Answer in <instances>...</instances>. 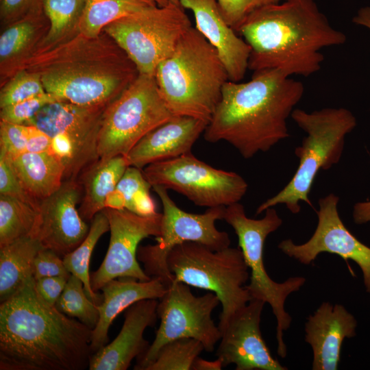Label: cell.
Returning a JSON list of instances; mask_svg holds the SVG:
<instances>
[{
    "instance_id": "30",
    "label": "cell",
    "mask_w": 370,
    "mask_h": 370,
    "mask_svg": "<svg viewBox=\"0 0 370 370\" xmlns=\"http://www.w3.org/2000/svg\"><path fill=\"white\" fill-rule=\"evenodd\" d=\"M152 0H86L80 34L95 37L112 22L157 6Z\"/></svg>"
},
{
    "instance_id": "47",
    "label": "cell",
    "mask_w": 370,
    "mask_h": 370,
    "mask_svg": "<svg viewBox=\"0 0 370 370\" xmlns=\"http://www.w3.org/2000/svg\"><path fill=\"white\" fill-rule=\"evenodd\" d=\"M152 1L156 2L158 6H165L168 5L169 3H169L167 0H152Z\"/></svg>"
},
{
    "instance_id": "31",
    "label": "cell",
    "mask_w": 370,
    "mask_h": 370,
    "mask_svg": "<svg viewBox=\"0 0 370 370\" xmlns=\"http://www.w3.org/2000/svg\"><path fill=\"white\" fill-rule=\"evenodd\" d=\"M110 230L108 219L103 210L98 212L91 221L88 233L84 240L73 251L63 257L68 271L84 283L86 293L97 306L103 300V295L92 291L90 285L89 265L93 249L99 239Z\"/></svg>"
},
{
    "instance_id": "37",
    "label": "cell",
    "mask_w": 370,
    "mask_h": 370,
    "mask_svg": "<svg viewBox=\"0 0 370 370\" xmlns=\"http://www.w3.org/2000/svg\"><path fill=\"white\" fill-rule=\"evenodd\" d=\"M0 195L18 199L38 209L40 201L25 190L10 159L1 154Z\"/></svg>"
},
{
    "instance_id": "23",
    "label": "cell",
    "mask_w": 370,
    "mask_h": 370,
    "mask_svg": "<svg viewBox=\"0 0 370 370\" xmlns=\"http://www.w3.org/2000/svg\"><path fill=\"white\" fill-rule=\"evenodd\" d=\"M168 286L159 278L140 281L132 278H118L106 283L101 290L103 300L97 306L99 317L92 330L90 348L94 354L108 341V330L114 319L134 303L147 299H160Z\"/></svg>"
},
{
    "instance_id": "48",
    "label": "cell",
    "mask_w": 370,
    "mask_h": 370,
    "mask_svg": "<svg viewBox=\"0 0 370 370\" xmlns=\"http://www.w3.org/2000/svg\"><path fill=\"white\" fill-rule=\"evenodd\" d=\"M169 3H172L173 5L181 6L180 4V0H167Z\"/></svg>"
},
{
    "instance_id": "32",
    "label": "cell",
    "mask_w": 370,
    "mask_h": 370,
    "mask_svg": "<svg viewBox=\"0 0 370 370\" xmlns=\"http://www.w3.org/2000/svg\"><path fill=\"white\" fill-rule=\"evenodd\" d=\"M37 210L18 199L0 195V247L32 235Z\"/></svg>"
},
{
    "instance_id": "40",
    "label": "cell",
    "mask_w": 370,
    "mask_h": 370,
    "mask_svg": "<svg viewBox=\"0 0 370 370\" xmlns=\"http://www.w3.org/2000/svg\"><path fill=\"white\" fill-rule=\"evenodd\" d=\"M1 31L26 16L43 10V0H0Z\"/></svg>"
},
{
    "instance_id": "35",
    "label": "cell",
    "mask_w": 370,
    "mask_h": 370,
    "mask_svg": "<svg viewBox=\"0 0 370 370\" xmlns=\"http://www.w3.org/2000/svg\"><path fill=\"white\" fill-rule=\"evenodd\" d=\"M45 92L39 75L24 69L1 86L0 108Z\"/></svg>"
},
{
    "instance_id": "43",
    "label": "cell",
    "mask_w": 370,
    "mask_h": 370,
    "mask_svg": "<svg viewBox=\"0 0 370 370\" xmlns=\"http://www.w3.org/2000/svg\"><path fill=\"white\" fill-rule=\"evenodd\" d=\"M27 125V152L50 151L51 137L35 125Z\"/></svg>"
},
{
    "instance_id": "39",
    "label": "cell",
    "mask_w": 370,
    "mask_h": 370,
    "mask_svg": "<svg viewBox=\"0 0 370 370\" xmlns=\"http://www.w3.org/2000/svg\"><path fill=\"white\" fill-rule=\"evenodd\" d=\"M285 0H217L227 23L236 31L242 21L252 12L263 6Z\"/></svg>"
},
{
    "instance_id": "26",
    "label": "cell",
    "mask_w": 370,
    "mask_h": 370,
    "mask_svg": "<svg viewBox=\"0 0 370 370\" xmlns=\"http://www.w3.org/2000/svg\"><path fill=\"white\" fill-rule=\"evenodd\" d=\"M8 159L25 190L38 201L56 192L64 182V166L51 151L25 152Z\"/></svg>"
},
{
    "instance_id": "36",
    "label": "cell",
    "mask_w": 370,
    "mask_h": 370,
    "mask_svg": "<svg viewBox=\"0 0 370 370\" xmlns=\"http://www.w3.org/2000/svg\"><path fill=\"white\" fill-rule=\"evenodd\" d=\"M58 101L47 92L0 108V121L27 125L46 106Z\"/></svg>"
},
{
    "instance_id": "38",
    "label": "cell",
    "mask_w": 370,
    "mask_h": 370,
    "mask_svg": "<svg viewBox=\"0 0 370 370\" xmlns=\"http://www.w3.org/2000/svg\"><path fill=\"white\" fill-rule=\"evenodd\" d=\"M27 125L0 121V154L8 158L27 152Z\"/></svg>"
},
{
    "instance_id": "27",
    "label": "cell",
    "mask_w": 370,
    "mask_h": 370,
    "mask_svg": "<svg viewBox=\"0 0 370 370\" xmlns=\"http://www.w3.org/2000/svg\"><path fill=\"white\" fill-rule=\"evenodd\" d=\"M42 247L31 236L0 247V301L17 293L33 276L34 262Z\"/></svg>"
},
{
    "instance_id": "46",
    "label": "cell",
    "mask_w": 370,
    "mask_h": 370,
    "mask_svg": "<svg viewBox=\"0 0 370 370\" xmlns=\"http://www.w3.org/2000/svg\"><path fill=\"white\" fill-rule=\"evenodd\" d=\"M352 21L354 23L365 26L370 29V6L360 8Z\"/></svg>"
},
{
    "instance_id": "28",
    "label": "cell",
    "mask_w": 370,
    "mask_h": 370,
    "mask_svg": "<svg viewBox=\"0 0 370 370\" xmlns=\"http://www.w3.org/2000/svg\"><path fill=\"white\" fill-rule=\"evenodd\" d=\"M85 3L86 0H43L49 29L34 55L47 51L80 34Z\"/></svg>"
},
{
    "instance_id": "33",
    "label": "cell",
    "mask_w": 370,
    "mask_h": 370,
    "mask_svg": "<svg viewBox=\"0 0 370 370\" xmlns=\"http://www.w3.org/2000/svg\"><path fill=\"white\" fill-rule=\"evenodd\" d=\"M55 306L67 316L76 318L93 330L99 320L97 305L86 293L83 282L71 274Z\"/></svg>"
},
{
    "instance_id": "11",
    "label": "cell",
    "mask_w": 370,
    "mask_h": 370,
    "mask_svg": "<svg viewBox=\"0 0 370 370\" xmlns=\"http://www.w3.org/2000/svg\"><path fill=\"white\" fill-rule=\"evenodd\" d=\"M162 204L160 234L156 244L140 246L137 251L138 260L150 278H159L169 286L173 278L166 264L171 250L185 242L202 244L213 250L230 245L229 235L219 231L215 222L223 220L224 206L208 208L201 214L187 212L180 209L162 186H152Z\"/></svg>"
},
{
    "instance_id": "21",
    "label": "cell",
    "mask_w": 370,
    "mask_h": 370,
    "mask_svg": "<svg viewBox=\"0 0 370 370\" xmlns=\"http://www.w3.org/2000/svg\"><path fill=\"white\" fill-rule=\"evenodd\" d=\"M355 317L341 304L323 302L305 323V341L312 351V370H336L343 341L356 335Z\"/></svg>"
},
{
    "instance_id": "10",
    "label": "cell",
    "mask_w": 370,
    "mask_h": 370,
    "mask_svg": "<svg viewBox=\"0 0 370 370\" xmlns=\"http://www.w3.org/2000/svg\"><path fill=\"white\" fill-rule=\"evenodd\" d=\"M191 27L184 9L169 3L119 18L103 31L125 52L139 73L154 75Z\"/></svg>"
},
{
    "instance_id": "9",
    "label": "cell",
    "mask_w": 370,
    "mask_h": 370,
    "mask_svg": "<svg viewBox=\"0 0 370 370\" xmlns=\"http://www.w3.org/2000/svg\"><path fill=\"white\" fill-rule=\"evenodd\" d=\"M174 116L155 76L139 73L104 110L98 138L99 158L125 156L146 134Z\"/></svg>"
},
{
    "instance_id": "2",
    "label": "cell",
    "mask_w": 370,
    "mask_h": 370,
    "mask_svg": "<svg viewBox=\"0 0 370 370\" xmlns=\"http://www.w3.org/2000/svg\"><path fill=\"white\" fill-rule=\"evenodd\" d=\"M304 92L301 82L277 69L253 72L246 82L228 80L204 138L230 143L245 159L266 152L289 136L287 120Z\"/></svg>"
},
{
    "instance_id": "18",
    "label": "cell",
    "mask_w": 370,
    "mask_h": 370,
    "mask_svg": "<svg viewBox=\"0 0 370 370\" xmlns=\"http://www.w3.org/2000/svg\"><path fill=\"white\" fill-rule=\"evenodd\" d=\"M252 299L239 310L221 330L216 356L223 367L235 365L236 370H287L271 354L260 331L264 306Z\"/></svg>"
},
{
    "instance_id": "45",
    "label": "cell",
    "mask_w": 370,
    "mask_h": 370,
    "mask_svg": "<svg viewBox=\"0 0 370 370\" xmlns=\"http://www.w3.org/2000/svg\"><path fill=\"white\" fill-rule=\"evenodd\" d=\"M223 368L221 360L217 358L210 361L198 356L194 361L191 370H221Z\"/></svg>"
},
{
    "instance_id": "29",
    "label": "cell",
    "mask_w": 370,
    "mask_h": 370,
    "mask_svg": "<svg viewBox=\"0 0 370 370\" xmlns=\"http://www.w3.org/2000/svg\"><path fill=\"white\" fill-rule=\"evenodd\" d=\"M151 187L141 169L128 166L114 190L108 196L106 208L127 210L141 216L153 215L157 212L150 195Z\"/></svg>"
},
{
    "instance_id": "12",
    "label": "cell",
    "mask_w": 370,
    "mask_h": 370,
    "mask_svg": "<svg viewBox=\"0 0 370 370\" xmlns=\"http://www.w3.org/2000/svg\"><path fill=\"white\" fill-rule=\"evenodd\" d=\"M159 299V328L147 351L137 359L134 369L145 370L162 347L177 338H195L202 343L204 351L214 350L221 338V332L212 319L213 310L221 304L214 293L195 296L189 285L173 281Z\"/></svg>"
},
{
    "instance_id": "13",
    "label": "cell",
    "mask_w": 370,
    "mask_h": 370,
    "mask_svg": "<svg viewBox=\"0 0 370 370\" xmlns=\"http://www.w3.org/2000/svg\"><path fill=\"white\" fill-rule=\"evenodd\" d=\"M143 172L152 186L172 189L202 207H226L239 202L248 188L239 174L214 168L191 151L151 163Z\"/></svg>"
},
{
    "instance_id": "25",
    "label": "cell",
    "mask_w": 370,
    "mask_h": 370,
    "mask_svg": "<svg viewBox=\"0 0 370 370\" xmlns=\"http://www.w3.org/2000/svg\"><path fill=\"white\" fill-rule=\"evenodd\" d=\"M128 164L125 156L99 158L86 168L77 180L82 188L79 213L85 221L106 208L108 196L114 190Z\"/></svg>"
},
{
    "instance_id": "5",
    "label": "cell",
    "mask_w": 370,
    "mask_h": 370,
    "mask_svg": "<svg viewBox=\"0 0 370 370\" xmlns=\"http://www.w3.org/2000/svg\"><path fill=\"white\" fill-rule=\"evenodd\" d=\"M156 81L166 106L175 116H188L207 124L229 80L217 50L193 26L172 54L158 66Z\"/></svg>"
},
{
    "instance_id": "44",
    "label": "cell",
    "mask_w": 370,
    "mask_h": 370,
    "mask_svg": "<svg viewBox=\"0 0 370 370\" xmlns=\"http://www.w3.org/2000/svg\"><path fill=\"white\" fill-rule=\"evenodd\" d=\"M353 219L358 225L370 223V201L355 204L353 208Z\"/></svg>"
},
{
    "instance_id": "3",
    "label": "cell",
    "mask_w": 370,
    "mask_h": 370,
    "mask_svg": "<svg viewBox=\"0 0 370 370\" xmlns=\"http://www.w3.org/2000/svg\"><path fill=\"white\" fill-rule=\"evenodd\" d=\"M236 32L250 47L248 69H277L289 77L317 73L324 60L321 50L346 41L314 0H285L260 8Z\"/></svg>"
},
{
    "instance_id": "41",
    "label": "cell",
    "mask_w": 370,
    "mask_h": 370,
    "mask_svg": "<svg viewBox=\"0 0 370 370\" xmlns=\"http://www.w3.org/2000/svg\"><path fill=\"white\" fill-rule=\"evenodd\" d=\"M63 258L54 251L42 248L38 252L34 262L33 276L35 280L52 276H70Z\"/></svg>"
},
{
    "instance_id": "7",
    "label": "cell",
    "mask_w": 370,
    "mask_h": 370,
    "mask_svg": "<svg viewBox=\"0 0 370 370\" xmlns=\"http://www.w3.org/2000/svg\"><path fill=\"white\" fill-rule=\"evenodd\" d=\"M166 264L173 281L217 295L222 306L218 325L221 332L252 299L245 286L249 269L239 247L213 250L200 243L185 242L171 250Z\"/></svg>"
},
{
    "instance_id": "6",
    "label": "cell",
    "mask_w": 370,
    "mask_h": 370,
    "mask_svg": "<svg viewBox=\"0 0 370 370\" xmlns=\"http://www.w3.org/2000/svg\"><path fill=\"white\" fill-rule=\"evenodd\" d=\"M291 118L306 134L301 145L295 149L298 167L283 189L258 207L256 215L278 204L285 205L293 214L299 212L301 201L311 206L308 196L317 173L340 161L345 138L356 125L355 116L344 108H325L310 112L295 109Z\"/></svg>"
},
{
    "instance_id": "15",
    "label": "cell",
    "mask_w": 370,
    "mask_h": 370,
    "mask_svg": "<svg viewBox=\"0 0 370 370\" xmlns=\"http://www.w3.org/2000/svg\"><path fill=\"white\" fill-rule=\"evenodd\" d=\"M339 197L330 193L319 200L317 227L304 243L285 239L278 248L287 256L310 264L321 253L336 254L352 260L360 268L366 291L370 293V247L356 238L343 223L338 211Z\"/></svg>"
},
{
    "instance_id": "34",
    "label": "cell",
    "mask_w": 370,
    "mask_h": 370,
    "mask_svg": "<svg viewBox=\"0 0 370 370\" xmlns=\"http://www.w3.org/2000/svg\"><path fill=\"white\" fill-rule=\"evenodd\" d=\"M204 350L201 342L182 338L166 343L145 370H191L195 360Z\"/></svg>"
},
{
    "instance_id": "19",
    "label": "cell",
    "mask_w": 370,
    "mask_h": 370,
    "mask_svg": "<svg viewBox=\"0 0 370 370\" xmlns=\"http://www.w3.org/2000/svg\"><path fill=\"white\" fill-rule=\"evenodd\" d=\"M193 12L195 28L217 50L229 80L241 82L248 69L250 47L224 18L217 0H180Z\"/></svg>"
},
{
    "instance_id": "4",
    "label": "cell",
    "mask_w": 370,
    "mask_h": 370,
    "mask_svg": "<svg viewBox=\"0 0 370 370\" xmlns=\"http://www.w3.org/2000/svg\"><path fill=\"white\" fill-rule=\"evenodd\" d=\"M39 75L45 91L58 101L90 106L110 103L138 77L125 52L105 32L82 34L32 56L25 68Z\"/></svg>"
},
{
    "instance_id": "8",
    "label": "cell",
    "mask_w": 370,
    "mask_h": 370,
    "mask_svg": "<svg viewBox=\"0 0 370 370\" xmlns=\"http://www.w3.org/2000/svg\"><path fill=\"white\" fill-rule=\"evenodd\" d=\"M263 218L247 217L244 206L239 202L225 207L223 219L232 227L238 239V246L249 269V283L245 285L252 299L269 304L276 321L277 352L284 358L287 349L284 332L291 326L292 318L285 309L288 297L304 286V277H291L283 282L272 280L267 272L263 258L264 245L267 236L282 224L276 210L269 208Z\"/></svg>"
},
{
    "instance_id": "14",
    "label": "cell",
    "mask_w": 370,
    "mask_h": 370,
    "mask_svg": "<svg viewBox=\"0 0 370 370\" xmlns=\"http://www.w3.org/2000/svg\"><path fill=\"white\" fill-rule=\"evenodd\" d=\"M103 210L108 219L110 238L102 263L90 275L92 291L97 293L106 283L118 278L151 280L138 263L137 251L143 239L160 234L162 213L141 216L127 210Z\"/></svg>"
},
{
    "instance_id": "42",
    "label": "cell",
    "mask_w": 370,
    "mask_h": 370,
    "mask_svg": "<svg viewBox=\"0 0 370 370\" xmlns=\"http://www.w3.org/2000/svg\"><path fill=\"white\" fill-rule=\"evenodd\" d=\"M69 276L45 277L35 280V286L42 299L55 306L62 293Z\"/></svg>"
},
{
    "instance_id": "16",
    "label": "cell",
    "mask_w": 370,
    "mask_h": 370,
    "mask_svg": "<svg viewBox=\"0 0 370 370\" xmlns=\"http://www.w3.org/2000/svg\"><path fill=\"white\" fill-rule=\"evenodd\" d=\"M81 197L78 180H64L56 192L40 201L31 236L62 258L73 251L90 228L77 208Z\"/></svg>"
},
{
    "instance_id": "1",
    "label": "cell",
    "mask_w": 370,
    "mask_h": 370,
    "mask_svg": "<svg viewBox=\"0 0 370 370\" xmlns=\"http://www.w3.org/2000/svg\"><path fill=\"white\" fill-rule=\"evenodd\" d=\"M92 329L48 304L34 276L0 305L1 370H82Z\"/></svg>"
},
{
    "instance_id": "17",
    "label": "cell",
    "mask_w": 370,
    "mask_h": 370,
    "mask_svg": "<svg viewBox=\"0 0 370 370\" xmlns=\"http://www.w3.org/2000/svg\"><path fill=\"white\" fill-rule=\"evenodd\" d=\"M109 103L82 106L56 101L44 107L27 125L38 127L49 136L60 133L68 139L75 150L78 178L99 159V134Z\"/></svg>"
},
{
    "instance_id": "22",
    "label": "cell",
    "mask_w": 370,
    "mask_h": 370,
    "mask_svg": "<svg viewBox=\"0 0 370 370\" xmlns=\"http://www.w3.org/2000/svg\"><path fill=\"white\" fill-rule=\"evenodd\" d=\"M207 123L188 116H174L142 138L125 156L128 166L142 169L158 161L190 152Z\"/></svg>"
},
{
    "instance_id": "20",
    "label": "cell",
    "mask_w": 370,
    "mask_h": 370,
    "mask_svg": "<svg viewBox=\"0 0 370 370\" xmlns=\"http://www.w3.org/2000/svg\"><path fill=\"white\" fill-rule=\"evenodd\" d=\"M158 305L157 299H147L130 306L117 336L90 356L89 369L126 370L134 358L145 354L149 345L143 334L147 327L155 325Z\"/></svg>"
},
{
    "instance_id": "24",
    "label": "cell",
    "mask_w": 370,
    "mask_h": 370,
    "mask_svg": "<svg viewBox=\"0 0 370 370\" xmlns=\"http://www.w3.org/2000/svg\"><path fill=\"white\" fill-rule=\"evenodd\" d=\"M49 29V21L42 10L26 16L1 31L0 87L25 68Z\"/></svg>"
}]
</instances>
